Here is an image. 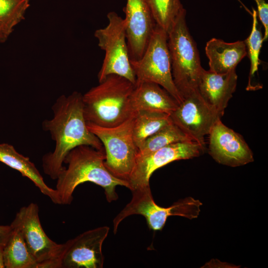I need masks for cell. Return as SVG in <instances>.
<instances>
[{
  "instance_id": "cell-1",
  "label": "cell",
  "mask_w": 268,
  "mask_h": 268,
  "mask_svg": "<svg viewBox=\"0 0 268 268\" xmlns=\"http://www.w3.org/2000/svg\"><path fill=\"white\" fill-rule=\"evenodd\" d=\"M53 116L45 120L43 129L49 132L55 141L53 152L42 157L44 172L56 180L65 167L63 163L68 153L74 148L86 145L104 149L99 139L87 127L83 112L82 94L74 91L68 96H60L52 106Z\"/></svg>"
},
{
  "instance_id": "cell-2",
  "label": "cell",
  "mask_w": 268,
  "mask_h": 268,
  "mask_svg": "<svg viewBox=\"0 0 268 268\" xmlns=\"http://www.w3.org/2000/svg\"><path fill=\"white\" fill-rule=\"evenodd\" d=\"M105 158L104 149L86 145L78 146L68 153L64 162L67 167L64 168L56 179L55 190L60 204H69L75 188L87 182L102 187L109 202L118 199L116 192L117 186L130 189L128 182L115 177L107 170L104 164Z\"/></svg>"
},
{
  "instance_id": "cell-3",
  "label": "cell",
  "mask_w": 268,
  "mask_h": 268,
  "mask_svg": "<svg viewBox=\"0 0 268 268\" xmlns=\"http://www.w3.org/2000/svg\"><path fill=\"white\" fill-rule=\"evenodd\" d=\"M134 86L128 79L111 74L90 88L82 95L86 123L112 127L126 121L134 113L131 97Z\"/></svg>"
},
{
  "instance_id": "cell-4",
  "label": "cell",
  "mask_w": 268,
  "mask_h": 268,
  "mask_svg": "<svg viewBox=\"0 0 268 268\" xmlns=\"http://www.w3.org/2000/svg\"><path fill=\"white\" fill-rule=\"evenodd\" d=\"M186 15L185 9L167 33L173 79L182 98L197 89L203 69L196 43L187 24Z\"/></svg>"
},
{
  "instance_id": "cell-5",
  "label": "cell",
  "mask_w": 268,
  "mask_h": 268,
  "mask_svg": "<svg viewBox=\"0 0 268 268\" xmlns=\"http://www.w3.org/2000/svg\"><path fill=\"white\" fill-rule=\"evenodd\" d=\"M134 115V113L122 124L112 127L86 123L89 130L103 145L107 170L115 177L128 182L139 152L133 135Z\"/></svg>"
},
{
  "instance_id": "cell-6",
  "label": "cell",
  "mask_w": 268,
  "mask_h": 268,
  "mask_svg": "<svg viewBox=\"0 0 268 268\" xmlns=\"http://www.w3.org/2000/svg\"><path fill=\"white\" fill-rule=\"evenodd\" d=\"M131 64L136 83H156L167 91L179 104L181 102L182 97L173 79L168 35L165 30L156 25L143 54L138 60L131 61Z\"/></svg>"
},
{
  "instance_id": "cell-7",
  "label": "cell",
  "mask_w": 268,
  "mask_h": 268,
  "mask_svg": "<svg viewBox=\"0 0 268 268\" xmlns=\"http://www.w3.org/2000/svg\"><path fill=\"white\" fill-rule=\"evenodd\" d=\"M108 23L94 34L98 46L105 52V56L98 73L99 82L111 74L124 77L134 84L136 78L131 64L125 22L116 12L108 13Z\"/></svg>"
},
{
  "instance_id": "cell-8",
  "label": "cell",
  "mask_w": 268,
  "mask_h": 268,
  "mask_svg": "<svg viewBox=\"0 0 268 268\" xmlns=\"http://www.w3.org/2000/svg\"><path fill=\"white\" fill-rule=\"evenodd\" d=\"M21 232L38 268H60L63 244L52 240L44 232L39 216V207L35 203L23 206L10 225Z\"/></svg>"
},
{
  "instance_id": "cell-9",
  "label": "cell",
  "mask_w": 268,
  "mask_h": 268,
  "mask_svg": "<svg viewBox=\"0 0 268 268\" xmlns=\"http://www.w3.org/2000/svg\"><path fill=\"white\" fill-rule=\"evenodd\" d=\"M170 117L172 122L191 140L204 149L205 136L221 117L204 101L197 89L184 96Z\"/></svg>"
},
{
  "instance_id": "cell-10",
  "label": "cell",
  "mask_w": 268,
  "mask_h": 268,
  "mask_svg": "<svg viewBox=\"0 0 268 268\" xmlns=\"http://www.w3.org/2000/svg\"><path fill=\"white\" fill-rule=\"evenodd\" d=\"M204 150L197 142L188 140L173 143L148 153H138L128 181L129 189L149 185V179L156 170L174 161L198 157Z\"/></svg>"
},
{
  "instance_id": "cell-11",
  "label": "cell",
  "mask_w": 268,
  "mask_h": 268,
  "mask_svg": "<svg viewBox=\"0 0 268 268\" xmlns=\"http://www.w3.org/2000/svg\"><path fill=\"white\" fill-rule=\"evenodd\" d=\"M109 232L108 226H100L64 243L60 268H102L104 261L102 245Z\"/></svg>"
},
{
  "instance_id": "cell-12",
  "label": "cell",
  "mask_w": 268,
  "mask_h": 268,
  "mask_svg": "<svg viewBox=\"0 0 268 268\" xmlns=\"http://www.w3.org/2000/svg\"><path fill=\"white\" fill-rule=\"evenodd\" d=\"M131 201L117 214L113 220V231L116 234L120 223L126 217L139 214L143 216L149 229L153 231L161 230L169 216H182L184 209L182 204L177 201L169 207H163L154 201L150 185L134 189L131 191Z\"/></svg>"
},
{
  "instance_id": "cell-13",
  "label": "cell",
  "mask_w": 268,
  "mask_h": 268,
  "mask_svg": "<svg viewBox=\"0 0 268 268\" xmlns=\"http://www.w3.org/2000/svg\"><path fill=\"white\" fill-rule=\"evenodd\" d=\"M208 135V153L218 163L238 167L254 161L253 153L242 135L225 125L221 119Z\"/></svg>"
},
{
  "instance_id": "cell-14",
  "label": "cell",
  "mask_w": 268,
  "mask_h": 268,
  "mask_svg": "<svg viewBox=\"0 0 268 268\" xmlns=\"http://www.w3.org/2000/svg\"><path fill=\"white\" fill-rule=\"evenodd\" d=\"M124 18L131 61L140 58L156 26L147 0H127Z\"/></svg>"
},
{
  "instance_id": "cell-15",
  "label": "cell",
  "mask_w": 268,
  "mask_h": 268,
  "mask_svg": "<svg viewBox=\"0 0 268 268\" xmlns=\"http://www.w3.org/2000/svg\"><path fill=\"white\" fill-rule=\"evenodd\" d=\"M237 83L235 69L219 74L203 68L197 90L204 101L222 116L235 91Z\"/></svg>"
},
{
  "instance_id": "cell-16",
  "label": "cell",
  "mask_w": 268,
  "mask_h": 268,
  "mask_svg": "<svg viewBox=\"0 0 268 268\" xmlns=\"http://www.w3.org/2000/svg\"><path fill=\"white\" fill-rule=\"evenodd\" d=\"M134 113L149 111L170 115L177 107V101L164 88L152 82L135 84L131 97Z\"/></svg>"
},
{
  "instance_id": "cell-17",
  "label": "cell",
  "mask_w": 268,
  "mask_h": 268,
  "mask_svg": "<svg viewBox=\"0 0 268 268\" xmlns=\"http://www.w3.org/2000/svg\"><path fill=\"white\" fill-rule=\"evenodd\" d=\"M205 50L209 60V70L219 74L235 69L237 65L247 55L244 41L227 43L213 38L207 42Z\"/></svg>"
},
{
  "instance_id": "cell-18",
  "label": "cell",
  "mask_w": 268,
  "mask_h": 268,
  "mask_svg": "<svg viewBox=\"0 0 268 268\" xmlns=\"http://www.w3.org/2000/svg\"><path fill=\"white\" fill-rule=\"evenodd\" d=\"M0 162L19 172L23 176L30 180L53 203L60 204L56 190L46 184L39 170L30 159L18 153L12 145L0 143Z\"/></svg>"
},
{
  "instance_id": "cell-19",
  "label": "cell",
  "mask_w": 268,
  "mask_h": 268,
  "mask_svg": "<svg viewBox=\"0 0 268 268\" xmlns=\"http://www.w3.org/2000/svg\"><path fill=\"white\" fill-rule=\"evenodd\" d=\"M12 229L3 249L5 268H38L37 263L29 251L21 232L16 228Z\"/></svg>"
},
{
  "instance_id": "cell-20",
  "label": "cell",
  "mask_w": 268,
  "mask_h": 268,
  "mask_svg": "<svg viewBox=\"0 0 268 268\" xmlns=\"http://www.w3.org/2000/svg\"><path fill=\"white\" fill-rule=\"evenodd\" d=\"M171 121L170 115L165 113L149 111L135 112L133 135L138 148L148 137Z\"/></svg>"
},
{
  "instance_id": "cell-21",
  "label": "cell",
  "mask_w": 268,
  "mask_h": 268,
  "mask_svg": "<svg viewBox=\"0 0 268 268\" xmlns=\"http://www.w3.org/2000/svg\"><path fill=\"white\" fill-rule=\"evenodd\" d=\"M188 140H192L171 121L148 137L138 148V153H148L173 143Z\"/></svg>"
},
{
  "instance_id": "cell-22",
  "label": "cell",
  "mask_w": 268,
  "mask_h": 268,
  "mask_svg": "<svg viewBox=\"0 0 268 268\" xmlns=\"http://www.w3.org/2000/svg\"><path fill=\"white\" fill-rule=\"evenodd\" d=\"M155 23L167 33L185 9L180 0H147Z\"/></svg>"
},
{
  "instance_id": "cell-23",
  "label": "cell",
  "mask_w": 268,
  "mask_h": 268,
  "mask_svg": "<svg viewBox=\"0 0 268 268\" xmlns=\"http://www.w3.org/2000/svg\"><path fill=\"white\" fill-rule=\"evenodd\" d=\"M30 0H0V27L9 36L25 19Z\"/></svg>"
},
{
  "instance_id": "cell-24",
  "label": "cell",
  "mask_w": 268,
  "mask_h": 268,
  "mask_svg": "<svg viewBox=\"0 0 268 268\" xmlns=\"http://www.w3.org/2000/svg\"><path fill=\"white\" fill-rule=\"evenodd\" d=\"M251 15L253 17L251 32L249 37L244 41L248 50L247 54L249 55L251 62L250 76H253L258 71L261 63L259 55L264 41L261 31L258 26L257 12L254 8Z\"/></svg>"
},
{
  "instance_id": "cell-25",
  "label": "cell",
  "mask_w": 268,
  "mask_h": 268,
  "mask_svg": "<svg viewBox=\"0 0 268 268\" xmlns=\"http://www.w3.org/2000/svg\"><path fill=\"white\" fill-rule=\"evenodd\" d=\"M254 0L257 5L259 19L265 29L263 41H265L268 37V4L266 0Z\"/></svg>"
},
{
  "instance_id": "cell-26",
  "label": "cell",
  "mask_w": 268,
  "mask_h": 268,
  "mask_svg": "<svg viewBox=\"0 0 268 268\" xmlns=\"http://www.w3.org/2000/svg\"><path fill=\"white\" fill-rule=\"evenodd\" d=\"M12 229L10 225H0V245L4 246Z\"/></svg>"
},
{
  "instance_id": "cell-27",
  "label": "cell",
  "mask_w": 268,
  "mask_h": 268,
  "mask_svg": "<svg viewBox=\"0 0 268 268\" xmlns=\"http://www.w3.org/2000/svg\"><path fill=\"white\" fill-rule=\"evenodd\" d=\"M3 246L0 245V268H5L3 261Z\"/></svg>"
},
{
  "instance_id": "cell-28",
  "label": "cell",
  "mask_w": 268,
  "mask_h": 268,
  "mask_svg": "<svg viewBox=\"0 0 268 268\" xmlns=\"http://www.w3.org/2000/svg\"><path fill=\"white\" fill-rule=\"evenodd\" d=\"M9 36L0 27V43H3L6 41Z\"/></svg>"
}]
</instances>
